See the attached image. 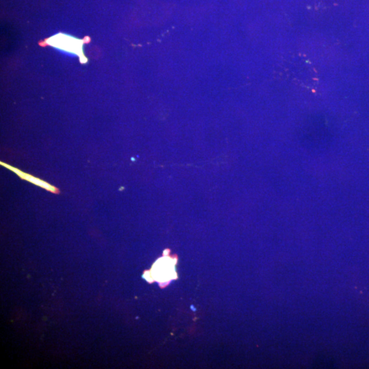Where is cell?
I'll return each instance as SVG.
<instances>
[{
  "label": "cell",
  "instance_id": "6da1fadb",
  "mask_svg": "<svg viewBox=\"0 0 369 369\" xmlns=\"http://www.w3.org/2000/svg\"><path fill=\"white\" fill-rule=\"evenodd\" d=\"M2 165H4V166H6V167H8V168H9L10 170H12L13 172H15L16 174H18V175L21 178H22V179H24L26 180H28V181H29V182H31L34 184H37V185H38V186H41L42 187V188H45L48 191H50V192H51L53 193H58V189L55 188L54 187L50 185L49 184L44 182V181L39 180L38 179H36V178L33 177L31 175H29V174H28L22 172L21 171L16 169V168H15V167L10 166H8V165H6L4 163H2Z\"/></svg>",
  "mask_w": 369,
  "mask_h": 369
}]
</instances>
